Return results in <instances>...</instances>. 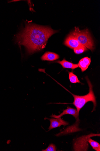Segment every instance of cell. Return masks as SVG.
Instances as JSON below:
<instances>
[{
  "label": "cell",
  "instance_id": "cell-1",
  "mask_svg": "<svg viewBox=\"0 0 100 151\" xmlns=\"http://www.w3.org/2000/svg\"><path fill=\"white\" fill-rule=\"evenodd\" d=\"M58 32L48 26L26 24L16 37V42L24 46L28 54H32L45 48L49 38Z\"/></svg>",
  "mask_w": 100,
  "mask_h": 151
},
{
  "label": "cell",
  "instance_id": "cell-2",
  "mask_svg": "<svg viewBox=\"0 0 100 151\" xmlns=\"http://www.w3.org/2000/svg\"><path fill=\"white\" fill-rule=\"evenodd\" d=\"M86 79L89 87V92L88 94L84 96H79L70 92L74 98V101L72 104L76 107L79 114L81 109L89 102L91 101L93 104L94 108L92 112L95 110L96 105V98L93 91L92 84L88 78L86 77Z\"/></svg>",
  "mask_w": 100,
  "mask_h": 151
},
{
  "label": "cell",
  "instance_id": "cell-3",
  "mask_svg": "<svg viewBox=\"0 0 100 151\" xmlns=\"http://www.w3.org/2000/svg\"><path fill=\"white\" fill-rule=\"evenodd\" d=\"M75 37L80 44L93 51L94 49V41L88 30H81L78 27L70 33Z\"/></svg>",
  "mask_w": 100,
  "mask_h": 151
},
{
  "label": "cell",
  "instance_id": "cell-4",
  "mask_svg": "<svg viewBox=\"0 0 100 151\" xmlns=\"http://www.w3.org/2000/svg\"><path fill=\"white\" fill-rule=\"evenodd\" d=\"M98 136V134H90L86 136H84L82 137H81L80 138H78L77 140L74 144V148L75 151H87V149H87L89 146L87 142L89 139L90 137L96 136Z\"/></svg>",
  "mask_w": 100,
  "mask_h": 151
},
{
  "label": "cell",
  "instance_id": "cell-5",
  "mask_svg": "<svg viewBox=\"0 0 100 151\" xmlns=\"http://www.w3.org/2000/svg\"><path fill=\"white\" fill-rule=\"evenodd\" d=\"M46 119L49 120L50 122L48 132L54 128L60 127L62 125L65 127L69 124L67 122L62 119L61 117L51 119L46 118Z\"/></svg>",
  "mask_w": 100,
  "mask_h": 151
},
{
  "label": "cell",
  "instance_id": "cell-6",
  "mask_svg": "<svg viewBox=\"0 0 100 151\" xmlns=\"http://www.w3.org/2000/svg\"><path fill=\"white\" fill-rule=\"evenodd\" d=\"M64 44L66 46L73 49L81 45L77 38L71 34L66 39Z\"/></svg>",
  "mask_w": 100,
  "mask_h": 151
},
{
  "label": "cell",
  "instance_id": "cell-7",
  "mask_svg": "<svg viewBox=\"0 0 100 151\" xmlns=\"http://www.w3.org/2000/svg\"><path fill=\"white\" fill-rule=\"evenodd\" d=\"M66 114L72 115L76 120L79 119V114L78 113L77 109L69 106H68L66 109L64 110L62 113L59 115L56 116L55 115H52L51 116V117L55 118H58Z\"/></svg>",
  "mask_w": 100,
  "mask_h": 151
},
{
  "label": "cell",
  "instance_id": "cell-8",
  "mask_svg": "<svg viewBox=\"0 0 100 151\" xmlns=\"http://www.w3.org/2000/svg\"><path fill=\"white\" fill-rule=\"evenodd\" d=\"M79 120L78 119H77V121L75 124L72 126L67 128L64 131L61 132L60 133L55 135L57 136H59L62 135L68 134L69 133H73L78 132L82 130L78 127Z\"/></svg>",
  "mask_w": 100,
  "mask_h": 151
},
{
  "label": "cell",
  "instance_id": "cell-9",
  "mask_svg": "<svg viewBox=\"0 0 100 151\" xmlns=\"http://www.w3.org/2000/svg\"><path fill=\"white\" fill-rule=\"evenodd\" d=\"M60 56L56 53L48 52H46L41 58L42 60L52 61L59 59Z\"/></svg>",
  "mask_w": 100,
  "mask_h": 151
},
{
  "label": "cell",
  "instance_id": "cell-10",
  "mask_svg": "<svg viewBox=\"0 0 100 151\" xmlns=\"http://www.w3.org/2000/svg\"><path fill=\"white\" fill-rule=\"evenodd\" d=\"M91 58L85 57L81 59L78 64V67L80 68L82 72L86 70L91 63Z\"/></svg>",
  "mask_w": 100,
  "mask_h": 151
},
{
  "label": "cell",
  "instance_id": "cell-11",
  "mask_svg": "<svg viewBox=\"0 0 100 151\" xmlns=\"http://www.w3.org/2000/svg\"><path fill=\"white\" fill-rule=\"evenodd\" d=\"M55 62L61 64L63 68L74 70L78 67V64H74L67 61L65 59H64L62 61H56Z\"/></svg>",
  "mask_w": 100,
  "mask_h": 151
},
{
  "label": "cell",
  "instance_id": "cell-12",
  "mask_svg": "<svg viewBox=\"0 0 100 151\" xmlns=\"http://www.w3.org/2000/svg\"><path fill=\"white\" fill-rule=\"evenodd\" d=\"M69 79L71 83H80V82L77 76L75 75L73 72H68Z\"/></svg>",
  "mask_w": 100,
  "mask_h": 151
},
{
  "label": "cell",
  "instance_id": "cell-13",
  "mask_svg": "<svg viewBox=\"0 0 100 151\" xmlns=\"http://www.w3.org/2000/svg\"><path fill=\"white\" fill-rule=\"evenodd\" d=\"M88 142L95 150L96 151H100V145L99 143L90 138L89 139Z\"/></svg>",
  "mask_w": 100,
  "mask_h": 151
},
{
  "label": "cell",
  "instance_id": "cell-14",
  "mask_svg": "<svg viewBox=\"0 0 100 151\" xmlns=\"http://www.w3.org/2000/svg\"><path fill=\"white\" fill-rule=\"evenodd\" d=\"M87 50V48L86 47L81 45L74 49V52L77 54L82 53Z\"/></svg>",
  "mask_w": 100,
  "mask_h": 151
},
{
  "label": "cell",
  "instance_id": "cell-15",
  "mask_svg": "<svg viewBox=\"0 0 100 151\" xmlns=\"http://www.w3.org/2000/svg\"><path fill=\"white\" fill-rule=\"evenodd\" d=\"M42 151H56V148L55 145L53 144H51L45 150H42Z\"/></svg>",
  "mask_w": 100,
  "mask_h": 151
}]
</instances>
